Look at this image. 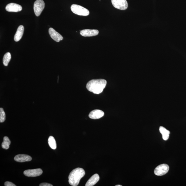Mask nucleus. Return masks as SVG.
I'll return each instance as SVG.
<instances>
[{
	"label": "nucleus",
	"mask_w": 186,
	"mask_h": 186,
	"mask_svg": "<svg viewBox=\"0 0 186 186\" xmlns=\"http://www.w3.org/2000/svg\"><path fill=\"white\" fill-rule=\"evenodd\" d=\"M100 179L99 175L95 174L91 177L87 182L85 186H93L97 183L99 181Z\"/></svg>",
	"instance_id": "nucleus-14"
},
{
	"label": "nucleus",
	"mask_w": 186,
	"mask_h": 186,
	"mask_svg": "<svg viewBox=\"0 0 186 186\" xmlns=\"http://www.w3.org/2000/svg\"><path fill=\"white\" fill-rule=\"evenodd\" d=\"M85 172L82 168H77L70 172L68 179L70 185L77 186L80 183V179L85 176Z\"/></svg>",
	"instance_id": "nucleus-2"
},
{
	"label": "nucleus",
	"mask_w": 186,
	"mask_h": 186,
	"mask_svg": "<svg viewBox=\"0 0 186 186\" xmlns=\"http://www.w3.org/2000/svg\"><path fill=\"white\" fill-rule=\"evenodd\" d=\"M10 143V141L9 138L7 136L4 137L3 142L1 145L2 148L6 150L9 149Z\"/></svg>",
	"instance_id": "nucleus-16"
},
{
	"label": "nucleus",
	"mask_w": 186,
	"mask_h": 186,
	"mask_svg": "<svg viewBox=\"0 0 186 186\" xmlns=\"http://www.w3.org/2000/svg\"><path fill=\"white\" fill-rule=\"evenodd\" d=\"M42 173V170L41 168H37L25 170L23 172V174L28 177H35L40 176Z\"/></svg>",
	"instance_id": "nucleus-7"
},
{
	"label": "nucleus",
	"mask_w": 186,
	"mask_h": 186,
	"mask_svg": "<svg viewBox=\"0 0 186 186\" xmlns=\"http://www.w3.org/2000/svg\"><path fill=\"white\" fill-rule=\"evenodd\" d=\"M24 28L23 25H20L18 27L15 35L14 40L15 41L18 42L21 39L24 33Z\"/></svg>",
	"instance_id": "nucleus-13"
},
{
	"label": "nucleus",
	"mask_w": 186,
	"mask_h": 186,
	"mask_svg": "<svg viewBox=\"0 0 186 186\" xmlns=\"http://www.w3.org/2000/svg\"><path fill=\"white\" fill-rule=\"evenodd\" d=\"M114 7L117 9L121 10H125L128 7L127 0H111Z\"/></svg>",
	"instance_id": "nucleus-5"
},
{
	"label": "nucleus",
	"mask_w": 186,
	"mask_h": 186,
	"mask_svg": "<svg viewBox=\"0 0 186 186\" xmlns=\"http://www.w3.org/2000/svg\"><path fill=\"white\" fill-rule=\"evenodd\" d=\"M99 33V31L96 29H84L80 32V35L85 37L97 36Z\"/></svg>",
	"instance_id": "nucleus-10"
},
{
	"label": "nucleus",
	"mask_w": 186,
	"mask_h": 186,
	"mask_svg": "<svg viewBox=\"0 0 186 186\" xmlns=\"http://www.w3.org/2000/svg\"><path fill=\"white\" fill-rule=\"evenodd\" d=\"M4 185L5 186H16L14 184L8 181L6 182Z\"/></svg>",
	"instance_id": "nucleus-20"
},
{
	"label": "nucleus",
	"mask_w": 186,
	"mask_h": 186,
	"mask_svg": "<svg viewBox=\"0 0 186 186\" xmlns=\"http://www.w3.org/2000/svg\"><path fill=\"white\" fill-rule=\"evenodd\" d=\"M5 9L8 12H18L21 11L22 10V7L19 4L11 3L8 4L6 6Z\"/></svg>",
	"instance_id": "nucleus-8"
},
{
	"label": "nucleus",
	"mask_w": 186,
	"mask_h": 186,
	"mask_svg": "<svg viewBox=\"0 0 186 186\" xmlns=\"http://www.w3.org/2000/svg\"><path fill=\"white\" fill-rule=\"evenodd\" d=\"M104 114V112L102 110H95L90 113L89 117L91 119H97L103 117Z\"/></svg>",
	"instance_id": "nucleus-11"
},
{
	"label": "nucleus",
	"mask_w": 186,
	"mask_h": 186,
	"mask_svg": "<svg viewBox=\"0 0 186 186\" xmlns=\"http://www.w3.org/2000/svg\"><path fill=\"white\" fill-rule=\"evenodd\" d=\"M49 33L51 37L55 42H59L63 39V36L52 28L49 29Z\"/></svg>",
	"instance_id": "nucleus-9"
},
{
	"label": "nucleus",
	"mask_w": 186,
	"mask_h": 186,
	"mask_svg": "<svg viewBox=\"0 0 186 186\" xmlns=\"http://www.w3.org/2000/svg\"><path fill=\"white\" fill-rule=\"evenodd\" d=\"M115 186H122V185H115Z\"/></svg>",
	"instance_id": "nucleus-22"
},
{
	"label": "nucleus",
	"mask_w": 186,
	"mask_h": 186,
	"mask_svg": "<svg viewBox=\"0 0 186 186\" xmlns=\"http://www.w3.org/2000/svg\"><path fill=\"white\" fill-rule=\"evenodd\" d=\"M40 186H53L52 185L50 184L47 183H43L40 184L39 185Z\"/></svg>",
	"instance_id": "nucleus-21"
},
{
	"label": "nucleus",
	"mask_w": 186,
	"mask_h": 186,
	"mask_svg": "<svg viewBox=\"0 0 186 186\" xmlns=\"http://www.w3.org/2000/svg\"><path fill=\"white\" fill-rule=\"evenodd\" d=\"M45 7V3L43 0H37L34 4V9L36 16H39Z\"/></svg>",
	"instance_id": "nucleus-4"
},
{
	"label": "nucleus",
	"mask_w": 186,
	"mask_h": 186,
	"mask_svg": "<svg viewBox=\"0 0 186 186\" xmlns=\"http://www.w3.org/2000/svg\"><path fill=\"white\" fill-rule=\"evenodd\" d=\"M106 83V81L103 79L92 80L87 83L86 88L94 94H99L102 92Z\"/></svg>",
	"instance_id": "nucleus-1"
},
{
	"label": "nucleus",
	"mask_w": 186,
	"mask_h": 186,
	"mask_svg": "<svg viewBox=\"0 0 186 186\" xmlns=\"http://www.w3.org/2000/svg\"><path fill=\"white\" fill-rule=\"evenodd\" d=\"M11 59V55L9 52L6 53L4 55L3 59V63L4 65L5 66H8V63Z\"/></svg>",
	"instance_id": "nucleus-18"
},
{
	"label": "nucleus",
	"mask_w": 186,
	"mask_h": 186,
	"mask_svg": "<svg viewBox=\"0 0 186 186\" xmlns=\"http://www.w3.org/2000/svg\"><path fill=\"white\" fill-rule=\"evenodd\" d=\"M159 131L162 134L163 139L165 141L167 140L169 137L170 132L162 126L160 127Z\"/></svg>",
	"instance_id": "nucleus-15"
},
{
	"label": "nucleus",
	"mask_w": 186,
	"mask_h": 186,
	"mask_svg": "<svg viewBox=\"0 0 186 186\" xmlns=\"http://www.w3.org/2000/svg\"><path fill=\"white\" fill-rule=\"evenodd\" d=\"M71 9L74 13L80 16H87L90 12L88 10L80 5L73 4L71 7Z\"/></svg>",
	"instance_id": "nucleus-3"
},
{
	"label": "nucleus",
	"mask_w": 186,
	"mask_h": 186,
	"mask_svg": "<svg viewBox=\"0 0 186 186\" xmlns=\"http://www.w3.org/2000/svg\"><path fill=\"white\" fill-rule=\"evenodd\" d=\"M15 161L19 162H23L31 161L32 158L28 155H18L14 158Z\"/></svg>",
	"instance_id": "nucleus-12"
},
{
	"label": "nucleus",
	"mask_w": 186,
	"mask_h": 186,
	"mask_svg": "<svg viewBox=\"0 0 186 186\" xmlns=\"http://www.w3.org/2000/svg\"><path fill=\"white\" fill-rule=\"evenodd\" d=\"M48 143L49 145L51 148L55 150L57 148L56 142L54 137L52 136H50L48 138Z\"/></svg>",
	"instance_id": "nucleus-17"
},
{
	"label": "nucleus",
	"mask_w": 186,
	"mask_h": 186,
	"mask_svg": "<svg viewBox=\"0 0 186 186\" xmlns=\"http://www.w3.org/2000/svg\"><path fill=\"white\" fill-rule=\"evenodd\" d=\"M169 167L167 164H161L156 167L154 171L155 174L157 176H162L166 174L168 172Z\"/></svg>",
	"instance_id": "nucleus-6"
},
{
	"label": "nucleus",
	"mask_w": 186,
	"mask_h": 186,
	"mask_svg": "<svg viewBox=\"0 0 186 186\" xmlns=\"http://www.w3.org/2000/svg\"><path fill=\"white\" fill-rule=\"evenodd\" d=\"M6 115L3 108H0V122L3 123L5 121Z\"/></svg>",
	"instance_id": "nucleus-19"
}]
</instances>
